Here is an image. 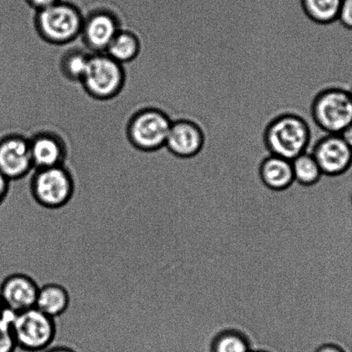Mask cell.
I'll return each instance as SVG.
<instances>
[{"label": "cell", "mask_w": 352, "mask_h": 352, "mask_svg": "<svg viewBox=\"0 0 352 352\" xmlns=\"http://www.w3.org/2000/svg\"><path fill=\"white\" fill-rule=\"evenodd\" d=\"M315 352H347L344 348L337 346V344H329L320 346Z\"/></svg>", "instance_id": "obj_26"}, {"label": "cell", "mask_w": 352, "mask_h": 352, "mask_svg": "<svg viewBox=\"0 0 352 352\" xmlns=\"http://www.w3.org/2000/svg\"><path fill=\"white\" fill-rule=\"evenodd\" d=\"M205 133L195 120H172L165 147L178 160H189L198 156L205 146Z\"/></svg>", "instance_id": "obj_10"}, {"label": "cell", "mask_w": 352, "mask_h": 352, "mask_svg": "<svg viewBox=\"0 0 352 352\" xmlns=\"http://www.w3.org/2000/svg\"><path fill=\"white\" fill-rule=\"evenodd\" d=\"M312 130L304 117L286 112L275 116L265 126L263 140L268 154L295 160L309 151Z\"/></svg>", "instance_id": "obj_1"}, {"label": "cell", "mask_w": 352, "mask_h": 352, "mask_svg": "<svg viewBox=\"0 0 352 352\" xmlns=\"http://www.w3.org/2000/svg\"><path fill=\"white\" fill-rule=\"evenodd\" d=\"M17 349L43 352L54 343L58 336L56 320L34 308L15 314L10 324Z\"/></svg>", "instance_id": "obj_7"}, {"label": "cell", "mask_w": 352, "mask_h": 352, "mask_svg": "<svg viewBox=\"0 0 352 352\" xmlns=\"http://www.w3.org/2000/svg\"><path fill=\"white\" fill-rule=\"evenodd\" d=\"M10 182L0 173V206L3 205L8 198L10 191Z\"/></svg>", "instance_id": "obj_23"}, {"label": "cell", "mask_w": 352, "mask_h": 352, "mask_svg": "<svg viewBox=\"0 0 352 352\" xmlns=\"http://www.w3.org/2000/svg\"><path fill=\"white\" fill-rule=\"evenodd\" d=\"M14 316L15 314L7 309L5 316L0 319V352H15L17 349L10 329Z\"/></svg>", "instance_id": "obj_21"}, {"label": "cell", "mask_w": 352, "mask_h": 352, "mask_svg": "<svg viewBox=\"0 0 352 352\" xmlns=\"http://www.w3.org/2000/svg\"><path fill=\"white\" fill-rule=\"evenodd\" d=\"M39 288L40 285L32 276L12 272L0 283V296L6 308L17 314L34 308Z\"/></svg>", "instance_id": "obj_12"}, {"label": "cell", "mask_w": 352, "mask_h": 352, "mask_svg": "<svg viewBox=\"0 0 352 352\" xmlns=\"http://www.w3.org/2000/svg\"><path fill=\"white\" fill-rule=\"evenodd\" d=\"M349 92H350L351 98V100H352V87L351 88Z\"/></svg>", "instance_id": "obj_30"}, {"label": "cell", "mask_w": 352, "mask_h": 352, "mask_svg": "<svg viewBox=\"0 0 352 352\" xmlns=\"http://www.w3.org/2000/svg\"><path fill=\"white\" fill-rule=\"evenodd\" d=\"M338 21L341 25L352 30V0H342Z\"/></svg>", "instance_id": "obj_22"}, {"label": "cell", "mask_w": 352, "mask_h": 352, "mask_svg": "<svg viewBox=\"0 0 352 352\" xmlns=\"http://www.w3.org/2000/svg\"><path fill=\"white\" fill-rule=\"evenodd\" d=\"M141 51V40L133 30L122 29L114 37L105 53L120 64L136 60Z\"/></svg>", "instance_id": "obj_16"}, {"label": "cell", "mask_w": 352, "mask_h": 352, "mask_svg": "<svg viewBox=\"0 0 352 352\" xmlns=\"http://www.w3.org/2000/svg\"><path fill=\"white\" fill-rule=\"evenodd\" d=\"M258 173L265 185L274 190L288 188L295 181L291 161L271 154L262 158Z\"/></svg>", "instance_id": "obj_15"}, {"label": "cell", "mask_w": 352, "mask_h": 352, "mask_svg": "<svg viewBox=\"0 0 352 352\" xmlns=\"http://www.w3.org/2000/svg\"><path fill=\"white\" fill-rule=\"evenodd\" d=\"M92 53L85 48L72 47L61 54L59 70L67 80L81 82L87 69Z\"/></svg>", "instance_id": "obj_18"}, {"label": "cell", "mask_w": 352, "mask_h": 352, "mask_svg": "<svg viewBox=\"0 0 352 352\" xmlns=\"http://www.w3.org/2000/svg\"><path fill=\"white\" fill-rule=\"evenodd\" d=\"M291 163L295 181L300 184H315L323 175L315 157L309 151L299 155Z\"/></svg>", "instance_id": "obj_19"}, {"label": "cell", "mask_w": 352, "mask_h": 352, "mask_svg": "<svg viewBox=\"0 0 352 352\" xmlns=\"http://www.w3.org/2000/svg\"><path fill=\"white\" fill-rule=\"evenodd\" d=\"M313 122L327 134H340L352 122L350 92L337 86H325L311 103Z\"/></svg>", "instance_id": "obj_6"}, {"label": "cell", "mask_w": 352, "mask_h": 352, "mask_svg": "<svg viewBox=\"0 0 352 352\" xmlns=\"http://www.w3.org/2000/svg\"><path fill=\"white\" fill-rule=\"evenodd\" d=\"M322 174L339 176L346 173L352 165V150L340 134L320 137L311 151Z\"/></svg>", "instance_id": "obj_11"}, {"label": "cell", "mask_w": 352, "mask_h": 352, "mask_svg": "<svg viewBox=\"0 0 352 352\" xmlns=\"http://www.w3.org/2000/svg\"><path fill=\"white\" fill-rule=\"evenodd\" d=\"M172 122L164 110L154 107L141 109L127 122V139L137 151L155 153L165 148Z\"/></svg>", "instance_id": "obj_4"}, {"label": "cell", "mask_w": 352, "mask_h": 352, "mask_svg": "<svg viewBox=\"0 0 352 352\" xmlns=\"http://www.w3.org/2000/svg\"><path fill=\"white\" fill-rule=\"evenodd\" d=\"M34 170L29 138L13 131L5 134L0 139V173L17 182Z\"/></svg>", "instance_id": "obj_8"}, {"label": "cell", "mask_w": 352, "mask_h": 352, "mask_svg": "<svg viewBox=\"0 0 352 352\" xmlns=\"http://www.w3.org/2000/svg\"><path fill=\"white\" fill-rule=\"evenodd\" d=\"M6 310L5 303H3L1 296H0V319H2L3 316H5Z\"/></svg>", "instance_id": "obj_28"}, {"label": "cell", "mask_w": 352, "mask_h": 352, "mask_svg": "<svg viewBox=\"0 0 352 352\" xmlns=\"http://www.w3.org/2000/svg\"><path fill=\"white\" fill-rule=\"evenodd\" d=\"M43 352H79L75 348L65 346V344H57V346H51Z\"/></svg>", "instance_id": "obj_25"}, {"label": "cell", "mask_w": 352, "mask_h": 352, "mask_svg": "<svg viewBox=\"0 0 352 352\" xmlns=\"http://www.w3.org/2000/svg\"><path fill=\"white\" fill-rule=\"evenodd\" d=\"M341 3L342 0H301L306 19L322 27L337 22Z\"/></svg>", "instance_id": "obj_17"}, {"label": "cell", "mask_w": 352, "mask_h": 352, "mask_svg": "<svg viewBox=\"0 0 352 352\" xmlns=\"http://www.w3.org/2000/svg\"><path fill=\"white\" fill-rule=\"evenodd\" d=\"M61 0H26L28 5L31 8H33L39 12V10L46 9L48 7L55 5V3L60 2Z\"/></svg>", "instance_id": "obj_24"}, {"label": "cell", "mask_w": 352, "mask_h": 352, "mask_svg": "<svg viewBox=\"0 0 352 352\" xmlns=\"http://www.w3.org/2000/svg\"><path fill=\"white\" fill-rule=\"evenodd\" d=\"M351 205H352V193H351Z\"/></svg>", "instance_id": "obj_31"}, {"label": "cell", "mask_w": 352, "mask_h": 352, "mask_svg": "<svg viewBox=\"0 0 352 352\" xmlns=\"http://www.w3.org/2000/svg\"><path fill=\"white\" fill-rule=\"evenodd\" d=\"M71 305V293L64 285L48 282L40 285L34 307L45 315L58 320L67 315Z\"/></svg>", "instance_id": "obj_14"}, {"label": "cell", "mask_w": 352, "mask_h": 352, "mask_svg": "<svg viewBox=\"0 0 352 352\" xmlns=\"http://www.w3.org/2000/svg\"><path fill=\"white\" fill-rule=\"evenodd\" d=\"M251 352H268L265 351H251Z\"/></svg>", "instance_id": "obj_29"}, {"label": "cell", "mask_w": 352, "mask_h": 352, "mask_svg": "<svg viewBox=\"0 0 352 352\" xmlns=\"http://www.w3.org/2000/svg\"><path fill=\"white\" fill-rule=\"evenodd\" d=\"M122 29V21L116 13L108 9H96L85 16L81 38L90 53H105Z\"/></svg>", "instance_id": "obj_9"}, {"label": "cell", "mask_w": 352, "mask_h": 352, "mask_svg": "<svg viewBox=\"0 0 352 352\" xmlns=\"http://www.w3.org/2000/svg\"><path fill=\"white\" fill-rule=\"evenodd\" d=\"M77 189L72 172L65 165L37 168L30 175L29 192L41 208L58 210L72 201Z\"/></svg>", "instance_id": "obj_2"}, {"label": "cell", "mask_w": 352, "mask_h": 352, "mask_svg": "<svg viewBox=\"0 0 352 352\" xmlns=\"http://www.w3.org/2000/svg\"><path fill=\"white\" fill-rule=\"evenodd\" d=\"M340 135L352 150V122L340 133Z\"/></svg>", "instance_id": "obj_27"}, {"label": "cell", "mask_w": 352, "mask_h": 352, "mask_svg": "<svg viewBox=\"0 0 352 352\" xmlns=\"http://www.w3.org/2000/svg\"><path fill=\"white\" fill-rule=\"evenodd\" d=\"M250 343L242 334L229 331L216 338L211 352H251Z\"/></svg>", "instance_id": "obj_20"}, {"label": "cell", "mask_w": 352, "mask_h": 352, "mask_svg": "<svg viewBox=\"0 0 352 352\" xmlns=\"http://www.w3.org/2000/svg\"><path fill=\"white\" fill-rule=\"evenodd\" d=\"M79 84L92 98L110 101L116 98L125 86V68L106 53L92 54Z\"/></svg>", "instance_id": "obj_5"}, {"label": "cell", "mask_w": 352, "mask_h": 352, "mask_svg": "<svg viewBox=\"0 0 352 352\" xmlns=\"http://www.w3.org/2000/svg\"><path fill=\"white\" fill-rule=\"evenodd\" d=\"M84 14L74 3L60 2L37 12L34 30L45 43L65 46L81 37Z\"/></svg>", "instance_id": "obj_3"}, {"label": "cell", "mask_w": 352, "mask_h": 352, "mask_svg": "<svg viewBox=\"0 0 352 352\" xmlns=\"http://www.w3.org/2000/svg\"><path fill=\"white\" fill-rule=\"evenodd\" d=\"M29 139L34 170L65 165L68 147L61 134L54 131L41 130Z\"/></svg>", "instance_id": "obj_13"}]
</instances>
